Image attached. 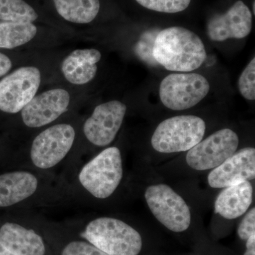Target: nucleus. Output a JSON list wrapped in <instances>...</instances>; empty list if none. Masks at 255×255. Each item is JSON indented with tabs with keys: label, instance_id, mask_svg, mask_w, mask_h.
<instances>
[{
	"label": "nucleus",
	"instance_id": "obj_1",
	"mask_svg": "<svg viewBox=\"0 0 255 255\" xmlns=\"http://www.w3.org/2000/svg\"><path fill=\"white\" fill-rule=\"evenodd\" d=\"M154 59L169 71L190 73L206 59L205 46L194 32L180 26L157 33L152 50Z\"/></svg>",
	"mask_w": 255,
	"mask_h": 255
},
{
	"label": "nucleus",
	"instance_id": "obj_2",
	"mask_svg": "<svg viewBox=\"0 0 255 255\" xmlns=\"http://www.w3.org/2000/svg\"><path fill=\"white\" fill-rule=\"evenodd\" d=\"M53 175L30 169H16L0 174V208H23L47 204L65 188H53Z\"/></svg>",
	"mask_w": 255,
	"mask_h": 255
},
{
	"label": "nucleus",
	"instance_id": "obj_3",
	"mask_svg": "<svg viewBox=\"0 0 255 255\" xmlns=\"http://www.w3.org/2000/svg\"><path fill=\"white\" fill-rule=\"evenodd\" d=\"M76 130L70 124H54L46 128L33 138L27 156L23 159V168L49 172L70 159Z\"/></svg>",
	"mask_w": 255,
	"mask_h": 255
},
{
	"label": "nucleus",
	"instance_id": "obj_4",
	"mask_svg": "<svg viewBox=\"0 0 255 255\" xmlns=\"http://www.w3.org/2000/svg\"><path fill=\"white\" fill-rule=\"evenodd\" d=\"M123 176L122 152L117 147H110L80 167L75 183L80 192L106 199L118 189Z\"/></svg>",
	"mask_w": 255,
	"mask_h": 255
},
{
	"label": "nucleus",
	"instance_id": "obj_5",
	"mask_svg": "<svg viewBox=\"0 0 255 255\" xmlns=\"http://www.w3.org/2000/svg\"><path fill=\"white\" fill-rule=\"evenodd\" d=\"M82 236L109 255H137L142 250L140 233L115 218L104 216L92 220Z\"/></svg>",
	"mask_w": 255,
	"mask_h": 255
},
{
	"label": "nucleus",
	"instance_id": "obj_6",
	"mask_svg": "<svg viewBox=\"0 0 255 255\" xmlns=\"http://www.w3.org/2000/svg\"><path fill=\"white\" fill-rule=\"evenodd\" d=\"M205 122L193 115H181L165 119L156 128L151 144L162 153L184 152L202 140L205 135Z\"/></svg>",
	"mask_w": 255,
	"mask_h": 255
},
{
	"label": "nucleus",
	"instance_id": "obj_7",
	"mask_svg": "<svg viewBox=\"0 0 255 255\" xmlns=\"http://www.w3.org/2000/svg\"><path fill=\"white\" fill-rule=\"evenodd\" d=\"M210 91L207 79L200 74L172 73L159 85V98L164 107L171 110L192 108L204 100Z\"/></svg>",
	"mask_w": 255,
	"mask_h": 255
},
{
	"label": "nucleus",
	"instance_id": "obj_8",
	"mask_svg": "<svg viewBox=\"0 0 255 255\" xmlns=\"http://www.w3.org/2000/svg\"><path fill=\"white\" fill-rule=\"evenodd\" d=\"M145 198L151 212L159 223L174 233L187 231L191 224V211L182 196L167 184L150 186Z\"/></svg>",
	"mask_w": 255,
	"mask_h": 255
},
{
	"label": "nucleus",
	"instance_id": "obj_9",
	"mask_svg": "<svg viewBox=\"0 0 255 255\" xmlns=\"http://www.w3.org/2000/svg\"><path fill=\"white\" fill-rule=\"evenodd\" d=\"M41 83V74L36 67L16 69L0 80V111L19 113L36 95Z\"/></svg>",
	"mask_w": 255,
	"mask_h": 255
},
{
	"label": "nucleus",
	"instance_id": "obj_10",
	"mask_svg": "<svg viewBox=\"0 0 255 255\" xmlns=\"http://www.w3.org/2000/svg\"><path fill=\"white\" fill-rule=\"evenodd\" d=\"M239 142L236 132L229 128L221 129L188 150L186 160L195 170L216 168L236 152Z\"/></svg>",
	"mask_w": 255,
	"mask_h": 255
},
{
	"label": "nucleus",
	"instance_id": "obj_11",
	"mask_svg": "<svg viewBox=\"0 0 255 255\" xmlns=\"http://www.w3.org/2000/svg\"><path fill=\"white\" fill-rule=\"evenodd\" d=\"M127 111V105L119 100L97 106L82 128L87 141L100 147L112 143L122 128Z\"/></svg>",
	"mask_w": 255,
	"mask_h": 255
},
{
	"label": "nucleus",
	"instance_id": "obj_12",
	"mask_svg": "<svg viewBox=\"0 0 255 255\" xmlns=\"http://www.w3.org/2000/svg\"><path fill=\"white\" fill-rule=\"evenodd\" d=\"M70 105L67 90L57 88L35 96L21 110L23 125L29 128H40L53 124L66 113Z\"/></svg>",
	"mask_w": 255,
	"mask_h": 255
},
{
	"label": "nucleus",
	"instance_id": "obj_13",
	"mask_svg": "<svg viewBox=\"0 0 255 255\" xmlns=\"http://www.w3.org/2000/svg\"><path fill=\"white\" fill-rule=\"evenodd\" d=\"M253 28L251 9L239 0L223 14L215 15L207 23V34L213 41L246 38Z\"/></svg>",
	"mask_w": 255,
	"mask_h": 255
},
{
	"label": "nucleus",
	"instance_id": "obj_14",
	"mask_svg": "<svg viewBox=\"0 0 255 255\" xmlns=\"http://www.w3.org/2000/svg\"><path fill=\"white\" fill-rule=\"evenodd\" d=\"M255 177V149L246 147L226 159L210 172L208 182L215 189L251 181Z\"/></svg>",
	"mask_w": 255,
	"mask_h": 255
},
{
	"label": "nucleus",
	"instance_id": "obj_15",
	"mask_svg": "<svg viewBox=\"0 0 255 255\" xmlns=\"http://www.w3.org/2000/svg\"><path fill=\"white\" fill-rule=\"evenodd\" d=\"M0 242L16 255L46 254V245L41 236L18 223L6 222L1 226Z\"/></svg>",
	"mask_w": 255,
	"mask_h": 255
},
{
	"label": "nucleus",
	"instance_id": "obj_16",
	"mask_svg": "<svg viewBox=\"0 0 255 255\" xmlns=\"http://www.w3.org/2000/svg\"><path fill=\"white\" fill-rule=\"evenodd\" d=\"M101 58L100 50L95 48L74 50L63 60L62 73L73 85H86L95 78L98 70L97 63Z\"/></svg>",
	"mask_w": 255,
	"mask_h": 255
},
{
	"label": "nucleus",
	"instance_id": "obj_17",
	"mask_svg": "<svg viewBox=\"0 0 255 255\" xmlns=\"http://www.w3.org/2000/svg\"><path fill=\"white\" fill-rule=\"evenodd\" d=\"M253 189L249 181L224 188L215 202V211L232 220L246 214L253 202Z\"/></svg>",
	"mask_w": 255,
	"mask_h": 255
},
{
	"label": "nucleus",
	"instance_id": "obj_18",
	"mask_svg": "<svg viewBox=\"0 0 255 255\" xmlns=\"http://www.w3.org/2000/svg\"><path fill=\"white\" fill-rule=\"evenodd\" d=\"M55 9L64 19L78 24L93 21L100 9V0H53Z\"/></svg>",
	"mask_w": 255,
	"mask_h": 255
},
{
	"label": "nucleus",
	"instance_id": "obj_19",
	"mask_svg": "<svg viewBox=\"0 0 255 255\" xmlns=\"http://www.w3.org/2000/svg\"><path fill=\"white\" fill-rule=\"evenodd\" d=\"M33 23L0 22V48L13 49L31 41L37 34Z\"/></svg>",
	"mask_w": 255,
	"mask_h": 255
},
{
	"label": "nucleus",
	"instance_id": "obj_20",
	"mask_svg": "<svg viewBox=\"0 0 255 255\" xmlns=\"http://www.w3.org/2000/svg\"><path fill=\"white\" fill-rule=\"evenodd\" d=\"M35 9L24 0H0V20L33 23L38 19Z\"/></svg>",
	"mask_w": 255,
	"mask_h": 255
},
{
	"label": "nucleus",
	"instance_id": "obj_21",
	"mask_svg": "<svg viewBox=\"0 0 255 255\" xmlns=\"http://www.w3.org/2000/svg\"><path fill=\"white\" fill-rule=\"evenodd\" d=\"M139 4L146 9L158 12H180L187 9L190 4L191 0H135Z\"/></svg>",
	"mask_w": 255,
	"mask_h": 255
},
{
	"label": "nucleus",
	"instance_id": "obj_22",
	"mask_svg": "<svg viewBox=\"0 0 255 255\" xmlns=\"http://www.w3.org/2000/svg\"><path fill=\"white\" fill-rule=\"evenodd\" d=\"M240 93L246 100H255V58L243 70L238 81Z\"/></svg>",
	"mask_w": 255,
	"mask_h": 255
},
{
	"label": "nucleus",
	"instance_id": "obj_23",
	"mask_svg": "<svg viewBox=\"0 0 255 255\" xmlns=\"http://www.w3.org/2000/svg\"><path fill=\"white\" fill-rule=\"evenodd\" d=\"M157 33L147 32L142 35L140 39L135 46V52L139 58L145 60L147 63H155L152 50H153L154 42ZM157 63V62H156Z\"/></svg>",
	"mask_w": 255,
	"mask_h": 255
},
{
	"label": "nucleus",
	"instance_id": "obj_24",
	"mask_svg": "<svg viewBox=\"0 0 255 255\" xmlns=\"http://www.w3.org/2000/svg\"><path fill=\"white\" fill-rule=\"evenodd\" d=\"M61 255H109L93 246L84 241H72L62 251Z\"/></svg>",
	"mask_w": 255,
	"mask_h": 255
},
{
	"label": "nucleus",
	"instance_id": "obj_25",
	"mask_svg": "<svg viewBox=\"0 0 255 255\" xmlns=\"http://www.w3.org/2000/svg\"><path fill=\"white\" fill-rule=\"evenodd\" d=\"M238 234L243 241H247L255 234V208L249 211L243 218L238 229Z\"/></svg>",
	"mask_w": 255,
	"mask_h": 255
},
{
	"label": "nucleus",
	"instance_id": "obj_26",
	"mask_svg": "<svg viewBox=\"0 0 255 255\" xmlns=\"http://www.w3.org/2000/svg\"><path fill=\"white\" fill-rule=\"evenodd\" d=\"M12 67V63L9 57L0 53V78L9 73Z\"/></svg>",
	"mask_w": 255,
	"mask_h": 255
},
{
	"label": "nucleus",
	"instance_id": "obj_27",
	"mask_svg": "<svg viewBox=\"0 0 255 255\" xmlns=\"http://www.w3.org/2000/svg\"><path fill=\"white\" fill-rule=\"evenodd\" d=\"M246 243V251L244 255H255V234L253 235Z\"/></svg>",
	"mask_w": 255,
	"mask_h": 255
},
{
	"label": "nucleus",
	"instance_id": "obj_28",
	"mask_svg": "<svg viewBox=\"0 0 255 255\" xmlns=\"http://www.w3.org/2000/svg\"><path fill=\"white\" fill-rule=\"evenodd\" d=\"M0 255H16L11 253L0 242Z\"/></svg>",
	"mask_w": 255,
	"mask_h": 255
}]
</instances>
